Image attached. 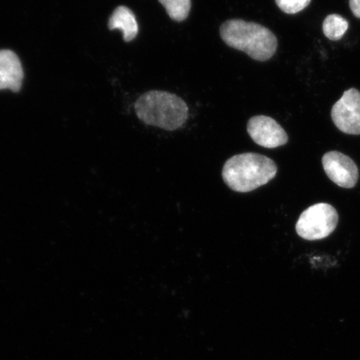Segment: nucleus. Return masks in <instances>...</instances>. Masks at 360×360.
I'll return each mask as SVG.
<instances>
[{"label":"nucleus","mask_w":360,"mask_h":360,"mask_svg":"<svg viewBox=\"0 0 360 360\" xmlns=\"http://www.w3.org/2000/svg\"><path fill=\"white\" fill-rule=\"evenodd\" d=\"M134 110L142 122L168 131L182 127L188 115V108L181 98L160 90L142 94L135 102Z\"/></svg>","instance_id":"obj_3"},{"label":"nucleus","mask_w":360,"mask_h":360,"mask_svg":"<svg viewBox=\"0 0 360 360\" xmlns=\"http://www.w3.org/2000/svg\"><path fill=\"white\" fill-rule=\"evenodd\" d=\"M322 164L327 176L338 186L351 188L359 180V169L354 160L340 152H328L323 156Z\"/></svg>","instance_id":"obj_6"},{"label":"nucleus","mask_w":360,"mask_h":360,"mask_svg":"<svg viewBox=\"0 0 360 360\" xmlns=\"http://www.w3.org/2000/svg\"><path fill=\"white\" fill-rule=\"evenodd\" d=\"M349 8L354 15L360 19V0H349Z\"/></svg>","instance_id":"obj_13"},{"label":"nucleus","mask_w":360,"mask_h":360,"mask_svg":"<svg viewBox=\"0 0 360 360\" xmlns=\"http://www.w3.org/2000/svg\"><path fill=\"white\" fill-rule=\"evenodd\" d=\"M170 19L176 22L186 20L191 10V0H159Z\"/></svg>","instance_id":"obj_11"},{"label":"nucleus","mask_w":360,"mask_h":360,"mask_svg":"<svg viewBox=\"0 0 360 360\" xmlns=\"http://www.w3.org/2000/svg\"><path fill=\"white\" fill-rule=\"evenodd\" d=\"M339 222V214L330 205L321 202L301 214L296 232L306 240H319L330 236Z\"/></svg>","instance_id":"obj_4"},{"label":"nucleus","mask_w":360,"mask_h":360,"mask_svg":"<svg viewBox=\"0 0 360 360\" xmlns=\"http://www.w3.org/2000/svg\"><path fill=\"white\" fill-rule=\"evenodd\" d=\"M24 71L19 57L8 49L0 51V90L11 89L19 92Z\"/></svg>","instance_id":"obj_8"},{"label":"nucleus","mask_w":360,"mask_h":360,"mask_svg":"<svg viewBox=\"0 0 360 360\" xmlns=\"http://www.w3.org/2000/svg\"><path fill=\"white\" fill-rule=\"evenodd\" d=\"M349 22L339 15H330L323 22V34L330 40H340L348 30Z\"/></svg>","instance_id":"obj_10"},{"label":"nucleus","mask_w":360,"mask_h":360,"mask_svg":"<svg viewBox=\"0 0 360 360\" xmlns=\"http://www.w3.org/2000/svg\"><path fill=\"white\" fill-rule=\"evenodd\" d=\"M277 171L276 164L269 158L255 153H245L225 162L222 177L232 191L248 193L268 184L276 177Z\"/></svg>","instance_id":"obj_2"},{"label":"nucleus","mask_w":360,"mask_h":360,"mask_svg":"<svg viewBox=\"0 0 360 360\" xmlns=\"http://www.w3.org/2000/svg\"><path fill=\"white\" fill-rule=\"evenodd\" d=\"M110 30H120L122 31L124 42L129 43L137 37L139 25L134 12L126 6L117 7L110 17Z\"/></svg>","instance_id":"obj_9"},{"label":"nucleus","mask_w":360,"mask_h":360,"mask_svg":"<svg viewBox=\"0 0 360 360\" xmlns=\"http://www.w3.org/2000/svg\"><path fill=\"white\" fill-rule=\"evenodd\" d=\"M333 122L340 131L360 134V92L356 89L345 91L332 108Z\"/></svg>","instance_id":"obj_5"},{"label":"nucleus","mask_w":360,"mask_h":360,"mask_svg":"<svg viewBox=\"0 0 360 360\" xmlns=\"http://www.w3.org/2000/svg\"><path fill=\"white\" fill-rule=\"evenodd\" d=\"M247 130L254 142L264 148L280 147L289 141L285 129L268 116L252 117L248 122Z\"/></svg>","instance_id":"obj_7"},{"label":"nucleus","mask_w":360,"mask_h":360,"mask_svg":"<svg viewBox=\"0 0 360 360\" xmlns=\"http://www.w3.org/2000/svg\"><path fill=\"white\" fill-rule=\"evenodd\" d=\"M310 2L311 0H276L278 7L289 15L302 11L309 6Z\"/></svg>","instance_id":"obj_12"},{"label":"nucleus","mask_w":360,"mask_h":360,"mask_svg":"<svg viewBox=\"0 0 360 360\" xmlns=\"http://www.w3.org/2000/svg\"><path fill=\"white\" fill-rule=\"evenodd\" d=\"M224 42L247 53L253 60L266 61L276 53V36L266 27L243 20H229L219 29Z\"/></svg>","instance_id":"obj_1"}]
</instances>
